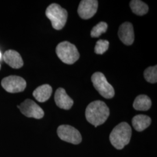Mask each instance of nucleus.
<instances>
[{"instance_id":"obj_1","label":"nucleus","mask_w":157,"mask_h":157,"mask_svg":"<svg viewBox=\"0 0 157 157\" xmlns=\"http://www.w3.org/2000/svg\"><path fill=\"white\" fill-rule=\"evenodd\" d=\"M85 115L87 121L97 127L107 121L109 115V109L104 102L97 100L88 105Z\"/></svg>"},{"instance_id":"obj_2","label":"nucleus","mask_w":157,"mask_h":157,"mask_svg":"<svg viewBox=\"0 0 157 157\" xmlns=\"http://www.w3.org/2000/svg\"><path fill=\"white\" fill-rule=\"evenodd\" d=\"M132 136V129L126 122H122L118 124L112 130L109 140L115 148L121 150L128 144Z\"/></svg>"},{"instance_id":"obj_3","label":"nucleus","mask_w":157,"mask_h":157,"mask_svg":"<svg viewBox=\"0 0 157 157\" xmlns=\"http://www.w3.org/2000/svg\"><path fill=\"white\" fill-rule=\"evenodd\" d=\"M45 15L50 20L52 28L59 30L65 25L67 18V12L57 4H52L45 11Z\"/></svg>"},{"instance_id":"obj_4","label":"nucleus","mask_w":157,"mask_h":157,"mask_svg":"<svg viewBox=\"0 0 157 157\" xmlns=\"http://www.w3.org/2000/svg\"><path fill=\"white\" fill-rule=\"evenodd\" d=\"M57 56L62 62L72 65L76 62L80 57L78 50L75 45L69 41H62L56 47Z\"/></svg>"},{"instance_id":"obj_5","label":"nucleus","mask_w":157,"mask_h":157,"mask_svg":"<svg viewBox=\"0 0 157 157\" xmlns=\"http://www.w3.org/2000/svg\"><path fill=\"white\" fill-rule=\"evenodd\" d=\"M91 82L94 87L104 98L110 99L114 97V89L112 85L108 83L103 73L100 72L94 73L91 76Z\"/></svg>"},{"instance_id":"obj_6","label":"nucleus","mask_w":157,"mask_h":157,"mask_svg":"<svg viewBox=\"0 0 157 157\" xmlns=\"http://www.w3.org/2000/svg\"><path fill=\"white\" fill-rule=\"evenodd\" d=\"M57 134L62 140L73 144H78L82 141V136L80 132L70 125L59 126L57 129Z\"/></svg>"},{"instance_id":"obj_7","label":"nucleus","mask_w":157,"mask_h":157,"mask_svg":"<svg viewBox=\"0 0 157 157\" xmlns=\"http://www.w3.org/2000/svg\"><path fill=\"white\" fill-rule=\"evenodd\" d=\"M2 87L8 93L22 92L26 87V82L22 78L17 76H10L1 81Z\"/></svg>"},{"instance_id":"obj_8","label":"nucleus","mask_w":157,"mask_h":157,"mask_svg":"<svg viewBox=\"0 0 157 157\" xmlns=\"http://www.w3.org/2000/svg\"><path fill=\"white\" fill-rule=\"evenodd\" d=\"M17 107L23 114L29 118L41 119L44 115L43 109L37 105L34 101L26 99Z\"/></svg>"},{"instance_id":"obj_9","label":"nucleus","mask_w":157,"mask_h":157,"mask_svg":"<svg viewBox=\"0 0 157 157\" xmlns=\"http://www.w3.org/2000/svg\"><path fill=\"white\" fill-rule=\"evenodd\" d=\"M98 1L82 0L78 6V12L82 19H89L93 17L98 9Z\"/></svg>"},{"instance_id":"obj_10","label":"nucleus","mask_w":157,"mask_h":157,"mask_svg":"<svg viewBox=\"0 0 157 157\" xmlns=\"http://www.w3.org/2000/svg\"><path fill=\"white\" fill-rule=\"evenodd\" d=\"M118 36L124 44L132 45L135 40L134 29L132 24L128 22L122 24L119 28Z\"/></svg>"},{"instance_id":"obj_11","label":"nucleus","mask_w":157,"mask_h":157,"mask_svg":"<svg viewBox=\"0 0 157 157\" xmlns=\"http://www.w3.org/2000/svg\"><path fill=\"white\" fill-rule=\"evenodd\" d=\"M54 100L56 105L59 108L68 110L73 105V100L67 95L66 91L63 88H58L55 93Z\"/></svg>"},{"instance_id":"obj_12","label":"nucleus","mask_w":157,"mask_h":157,"mask_svg":"<svg viewBox=\"0 0 157 157\" xmlns=\"http://www.w3.org/2000/svg\"><path fill=\"white\" fill-rule=\"evenodd\" d=\"M4 60L6 64L14 69H19L23 65V61L21 55L15 50H10L5 52Z\"/></svg>"},{"instance_id":"obj_13","label":"nucleus","mask_w":157,"mask_h":157,"mask_svg":"<svg viewBox=\"0 0 157 157\" xmlns=\"http://www.w3.org/2000/svg\"><path fill=\"white\" fill-rule=\"evenodd\" d=\"M52 89L49 84H43L37 89H36L33 93V95L36 100L44 102L47 101L52 94Z\"/></svg>"},{"instance_id":"obj_14","label":"nucleus","mask_w":157,"mask_h":157,"mask_svg":"<svg viewBox=\"0 0 157 157\" xmlns=\"http://www.w3.org/2000/svg\"><path fill=\"white\" fill-rule=\"evenodd\" d=\"M151 123V119L145 115H138L132 119V125L137 132H142L147 129Z\"/></svg>"},{"instance_id":"obj_15","label":"nucleus","mask_w":157,"mask_h":157,"mask_svg":"<svg viewBox=\"0 0 157 157\" xmlns=\"http://www.w3.org/2000/svg\"><path fill=\"white\" fill-rule=\"evenodd\" d=\"M151 107V100L146 95L137 96L133 102V107L136 110L146 111Z\"/></svg>"},{"instance_id":"obj_16","label":"nucleus","mask_w":157,"mask_h":157,"mask_svg":"<svg viewBox=\"0 0 157 157\" xmlns=\"http://www.w3.org/2000/svg\"><path fill=\"white\" fill-rule=\"evenodd\" d=\"M130 6L132 12L137 15L143 16L148 11V6L140 0H132L130 2Z\"/></svg>"},{"instance_id":"obj_17","label":"nucleus","mask_w":157,"mask_h":157,"mask_svg":"<svg viewBox=\"0 0 157 157\" xmlns=\"http://www.w3.org/2000/svg\"><path fill=\"white\" fill-rule=\"evenodd\" d=\"M146 81L150 83H156L157 81V66L150 67L147 68L144 72Z\"/></svg>"},{"instance_id":"obj_18","label":"nucleus","mask_w":157,"mask_h":157,"mask_svg":"<svg viewBox=\"0 0 157 157\" xmlns=\"http://www.w3.org/2000/svg\"><path fill=\"white\" fill-rule=\"evenodd\" d=\"M108 25L106 22H101L92 29L91 31V37H98L101 36V34L107 32Z\"/></svg>"},{"instance_id":"obj_19","label":"nucleus","mask_w":157,"mask_h":157,"mask_svg":"<svg viewBox=\"0 0 157 157\" xmlns=\"http://www.w3.org/2000/svg\"><path fill=\"white\" fill-rule=\"evenodd\" d=\"M109 43L106 40H99L97 41L94 48V52L97 54H103L109 48Z\"/></svg>"},{"instance_id":"obj_20","label":"nucleus","mask_w":157,"mask_h":157,"mask_svg":"<svg viewBox=\"0 0 157 157\" xmlns=\"http://www.w3.org/2000/svg\"><path fill=\"white\" fill-rule=\"evenodd\" d=\"M1 52H0V59H1Z\"/></svg>"},{"instance_id":"obj_21","label":"nucleus","mask_w":157,"mask_h":157,"mask_svg":"<svg viewBox=\"0 0 157 157\" xmlns=\"http://www.w3.org/2000/svg\"><path fill=\"white\" fill-rule=\"evenodd\" d=\"M0 69H1V65H0Z\"/></svg>"}]
</instances>
